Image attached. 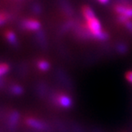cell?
<instances>
[{
  "label": "cell",
  "mask_w": 132,
  "mask_h": 132,
  "mask_svg": "<svg viewBox=\"0 0 132 132\" xmlns=\"http://www.w3.org/2000/svg\"><path fill=\"white\" fill-rule=\"evenodd\" d=\"M114 11L118 15H122L127 19L132 18V4L129 3H119L115 6Z\"/></svg>",
  "instance_id": "obj_3"
},
{
  "label": "cell",
  "mask_w": 132,
  "mask_h": 132,
  "mask_svg": "<svg viewBox=\"0 0 132 132\" xmlns=\"http://www.w3.org/2000/svg\"><path fill=\"white\" fill-rule=\"evenodd\" d=\"M86 25H87V26H86L87 30H88L90 34H92L96 39L98 37V36L103 32L101 23L96 17L87 21Z\"/></svg>",
  "instance_id": "obj_1"
},
{
  "label": "cell",
  "mask_w": 132,
  "mask_h": 132,
  "mask_svg": "<svg viewBox=\"0 0 132 132\" xmlns=\"http://www.w3.org/2000/svg\"><path fill=\"white\" fill-rule=\"evenodd\" d=\"M37 68H38L41 71L45 72L47 70H49V69L50 67V63L47 61L39 60L37 62Z\"/></svg>",
  "instance_id": "obj_8"
},
{
  "label": "cell",
  "mask_w": 132,
  "mask_h": 132,
  "mask_svg": "<svg viewBox=\"0 0 132 132\" xmlns=\"http://www.w3.org/2000/svg\"><path fill=\"white\" fill-rule=\"evenodd\" d=\"M22 27L26 30L37 31L41 28V23L34 18H29V19H25L22 22Z\"/></svg>",
  "instance_id": "obj_4"
},
{
  "label": "cell",
  "mask_w": 132,
  "mask_h": 132,
  "mask_svg": "<svg viewBox=\"0 0 132 132\" xmlns=\"http://www.w3.org/2000/svg\"><path fill=\"white\" fill-rule=\"evenodd\" d=\"M11 92L14 95H19L22 92V88L18 85H14L11 88Z\"/></svg>",
  "instance_id": "obj_10"
},
{
  "label": "cell",
  "mask_w": 132,
  "mask_h": 132,
  "mask_svg": "<svg viewBox=\"0 0 132 132\" xmlns=\"http://www.w3.org/2000/svg\"><path fill=\"white\" fill-rule=\"evenodd\" d=\"M9 69H10V67L7 64H0V76H3L6 73Z\"/></svg>",
  "instance_id": "obj_9"
},
{
  "label": "cell",
  "mask_w": 132,
  "mask_h": 132,
  "mask_svg": "<svg viewBox=\"0 0 132 132\" xmlns=\"http://www.w3.org/2000/svg\"><path fill=\"white\" fill-rule=\"evenodd\" d=\"M125 77L127 79V80L130 83L132 84V71H129L126 73L125 75Z\"/></svg>",
  "instance_id": "obj_12"
},
{
  "label": "cell",
  "mask_w": 132,
  "mask_h": 132,
  "mask_svg": "<svg viewBox=\"0 0 132 132\" xmlns=\"http://www.w3.org/2000/svg\"><path fill=\"white\" fill-rule=\"evenodd\" d=\"M82 14L84 18V20L86 22L92 19V18H95V12L89 6H84L82 8Z\"/></svg>",
  "instance_id": "obj_5"
},
{
  "label": "cell",
  "mask_w": 132,
  "mask_h": 132,
  "mask_svg": "<svg viewBox=\"0 0 132 132\" xmlns=\"http://www.w3.org/2000/svg\"><path fill=\"white\" fill-rule=\"evenodd\" d=\"M26 123L31 127H34V128H36V129H39V130H42L45 127L44 124L42 123V122L37 120V119H32V118L27 119H26Z\"/></svg>",
  "instance_id": "obj_6"
},
{
  "label": "cell",
  "mask_w": 132,
  "mask_h": 132,
  "mask_svg": "<svg viewBox=\"0 0 132 132\" xmlns=\"http://www.w3.org/2000/svg\"><path fill=\"white\" fill-rule=\"evenodd\" d=\"M9 19V16L6 13H0V26L3 25Z\"/></svg>",
  "instance_id": "obj_11"
},
{
  "label": "cell",
  "mask_w": 132,
  "mask_h": 132,
  "mask_svg": "<svg viewBox=\"0 0 132 132\" xmlns=\"http://www.w3.org/2000/svg\"><path fill=\"white\" fill-rule=\"evenodd\" d=\"M54 102L56 105L63 108H69L72 104V98L65 93H57L54 96Z\"/></svg>",
  "instance_id": "obj_2"
},
{
  "label": "cell",
  "mask_w": 132,
  "mask_h": 132,
  "mask_svg": "<svg viewBox=\"0 0 132 132\" xmlns=\"http://www.w3.org/2000/svg\"><path fill=\"white\" fill-rule=\"evenodd\" d=\"M98 1L100 3H103V4H105L107 3H108L109 0H98Z\"/></svg>",
  "instance_id": "obj_13"
},
{
  "label": "cell",
  "mask_w": 132,
  "mask_h": 132,
  "mask_svg": "<svg viewBox=\"0 0 132 132\" xmlns=\"http://www.w3.org/2000/svg\"><path fill=\"white\" fill-rule=\"evenodd\" d=\"M5 37L10 44H11V45H16L17 44V37L14 32L6 31L5 33Z\"/></svg>",
  "instance_id": "obj_7"
}]
</instances>
